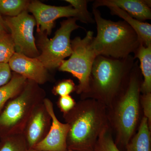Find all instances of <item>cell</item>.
<instances>
[{
  "label": "cell",
  "mask_w": 151,
  "mask_h": 151,
  "mask_svg": "<svg viewBox=\"0 0 151 151\" xmlns=\"http://www.w3.org/2000/svg\"><path fill=\"white\" fill-rule=\"evenodd\" d=\"M106 108L99 101L87 98L63 114L70 127L66 140L68 150L94 151L101 132L109 127Z\"/></svg>",
  "instance_id": "1"
},
{
  "label": "cell",
  "mask_w": 151,
  "mask_h": 151,
  "mask_svg": "<svg viewBox=\"0 0 151 151\" xmlns=\"http://www.w3.org/2000/svg\"><path fill=\"white\" fill-rule=\"evenodd\" d=\"M135 60L132 55L120 59L96 57L90 75L89 92L84 99L92 98L111 107L116 97L127 89Z\"/></svg>",
  "instance_id": "2"
},
{
  "label": "cell",
  "mask_w": 151,
  "mask_h": 151,
  "mask_svg": "<svg viewBox=\"0 0 151 151\" xmlns=\"http://www.w3.org/2000/svg\"><path fill=\"white\" fill-rule=\"evenodd\" d=\"M92 13L97 24V35L93 38L92 45L97 56L126 58L143 45L137 33L126 22L106 19L99 10L94 8Z\"/></svg>",
  "instance_id": "3"
},
{
  "label": "cell",
  "mask_w": 151,
  "mask_h": 151,
  "mask_svg": "<svg viewBox=\"0 0 151 151\" xmlns=\"http://www.w3.org/2000/svg\"><path fill=\"white\" fill-rule=\"evenodd\" d=\"M141 71L139 60L135 61L126 90L120 97L114 116L117 132V147L126 148L132 139L137 124L139 111L141 92Z\"/></svg>",
  "instance_id": "4"
},
{
  "label": "cell",
  "mask_w": 151,
  "mask_h": 151,
  "mask_svg": "<svg viewBox=\"0 0 151 151\" xmlns=\"http://www.w3.org/2000/svg\"><path fill=\"white\" fill-rule=\"evenodd\" d=\"M37 85L27 80L21 92L7 102L0 114V128L4 137L23 134L34 111L45 98Z\"/></svg>",
  "instance_id": "5"
},
{
  "label": "cell",
  "mask_w": 151,
  "mask_h": 151,
  "mask_svg": "<svg viewBox=\"0 0 151 151\" xmlns=\"http://www.w3.org/2000/svg\"><path fill=\"white\" fill-rule=\"evenodd\" d=\"M93 35V32L88 31L83 38L77 37L71 41L70 58L63 60L58 67L60 71L71 73L77 78L78 84L76 91L83 97L89 92L92 65L97 56L92 45Z\"/></svg>",
  "instance_id": "6"
},
{
  "label": "cell",
  "mask_w": 151,
  "mask_h": 151,
  "mask_svg": "<svg viewBox=\"0 0 151 151\" xmlns=\"http://www.w3.org/2000/svg\"><path fill=\"white\" fill-rule=\"evenodd\" d=\"M77 20L76 18L63 20L50 39L45 34L39 33L38 46L41 52L37 58L47 70L58 68L62 61L71 55L70 35L73 31L81 27L76 23Z\"/></svg>",
  "instance_id": "7"
},
{
  "label": "cell",
  "mask_w": 151,
  "mask_h": 151,
  "mask_svg": "<svg viewBox=\"0 0 151 151\" xmlns=\"http://www.w3.org/2000/svg\"><path fill=\"white\" fill-rule=\"evenodd\" d=\"M6 27L10 32L16 52L29 57L37 58L40 53L36 45L34 30L36 25L35 18L27 11L15 17L4 19Z\"/></svg>",
  "instance_id": "8"
},
{
  "label": "cell",
  "mask_w": 151,
  "mask_h": 151,
  "mask_svg": "<svg viewBox=\"0 0 151 151\" xmlns=\"http://www.w3.org/2000/svg\"><path fill=\"white\" fill-rule=\"evenodd\" d=\"M27 9L35 19L37 32L45 34L47 35H50L54 27L55 22L60 18H76L84 23V19L79 12L70 5L56 6L34 1L30 2Z\"/></svg>",
  "instance_id": "9"
},
{
  "label": "cell",
  "mask_w": 151,
  "mask_h": 151,
  "mask_svg": "<svg viewBox=\"0 0 151 151\" xmlns=\"http://www.w3.org/2000/svg\"><path fill=\"white\" fill-rule=\"evenodd\" d=\"M43 103L51 119L50 129L45 138L32 149L37 151H67L66 140L69 131V125L61 123L57 118L52 102L48 98Z\"/></svg>",
  "instance_id": "10"
},
{
  "label": "cell",
  "mask_w": 151,
  "mask_h": 151,
  "mask_svg": "<svg viewBox=\"0 0 151 151\" xmlns=\"http://www.w3.org/2000/svg\"><path fill=\"white\" fill-rule=\"evenodd\" d=\"M8 64L11 70L15 73L38 84H45L48 81L47 70L37 58L16 52Z\"/></svg>",
  "instance_id": "11"
},
{
  "label": "cell",
  "mask_w": 151,
  "mask_h": 151,
  "mask_svg": "<svg viewBox=\"0 0 151 151\" xmlns=\"http://www.w3.org/2000/svg\"><path fill=\"white\" fill-rule=\"evenodd\" d=\"M51 125V117L43 102L35 108L24 131L29 150L45 138Z\"/></svg>",
  "instance_id": "12"
},
{
  "label": "cell",
  "mask_w": 151,
  "mask_h": 151,
  "mask_svg": "<svg viewBox=\"0 0 151 151\" xmlns=\"http://www.w3.org/2000/svg\"><path fill=\"white\" fill-rule=\"evenodd\" d=\"M111 6H116L140 21L151 19L150 0H97L93 3V8Z\"/></svg>",
  "instance_id": "13"
},
{
  "label": "cell",
  "mask_w": 151,
  "mask_h": 151,
  "mask_svg": "<svg viewBox=\"0 0 151 151\" xmlns=\"http://www.w3.org/2000/svg\"><path fill=\"white\" fill-rule=\"evenodd\" d=\"M108 7L110 10L111 14L123 19L134 30L144 46L151 45V24L138 20L116 6H109Z\"/></svg>",
  "instance_id": "14"
},
{
  "label": "cell",
  "mask_w": 151,
  "mask_h": 151,
  "mask_svg": "<svg viewBox=\"0 0 151 151\" xmlns=\"http://www.w3.org/2000/svg\"><path fill=\"white\" fill-rule=\"evenodd\" d=\"M134 54V58L139 61L140 70L144 77L141 92L143 94L151 93V45L146 47L142 45Z\"/></svg>",
  "instance_id": "15"
},
{
  "label": "cell",
  "mask_w": 151,
  "mask_h": 151,
  "mask_svg": "<svg viewBox=\"0 0 151 151\" xmlns=\"http://www.w3.org/2000/svg\"><path fill=\"white\" fill-rule=\"evenodd\" d=\"M127 151H151L150 129L148 120L143 117L139 130L126 147Z\"/></svg>",
  "instance_id": "16"
},
{
  "label": "cell",
  "mask_w": 151,
  "mask_h": 151,
  "mask_svg": "<svg viewBox=\"0 0 151 151\" xmlns=\"http://www.w3.org/2000/svg\"><path fill=\"white\" fill-rule=\"evenodd\" d=\"M27 81L26 78L15 73L8 83L0 87V111L9 100L21 92Z\"/></svg>",
  "instance_id": "17"
},
{
  "label": "cell",
  "mask_w": 151,
  "mask_h": 151,
  "mask_svg": "<svg viewBox=\"0 0 151 151\" xmlns=\"http://www.w3.org/2000/svg\"><path fill=\"white\" fill-rule=\"evenodd\" d=\"M29 150L23 134L6 136L0 144V151H28Z\"/></svg>",
  "instance_id": "18"
},
{
  "label": "cell",
  "mask_w": 151,
  "mask_h": 151,
  "mask_svg": "<svg viewBox=\"0 0 151 151\" xmlns=\"http://www.w3.org/2000/svg\"><path fill=\"white\" fill-rule=\"evenodd\" d=\"M29 3L25 0H0V14L16 17L27 11Z\"/></svg>",
  "instance_id": "19"
},
{
  "label": "cell",
  "mask_w": 151,
  "mask_h": 151,
  "mask_svg": "<svg viewBox=\"0 0 151 151\" xmlns=\"http://www.w3.org/2000/svg\"><path fill=\"white\" fill-rule=\"evenodd\" d=\"M16 52L14 44L10 34H0V63H8Z\"/></svg>",
  "instance_id": "20"
},
{
  "label": "cell",
  "mask_w": 151,
  "mask_h": 151,
  "mask_svg": "<svg viewBox=\"0 0 151 151\" xmlns=\"http://www.w3.org/2000/svg\"><path fill=\"white\" fill-rule=\"evenodd\" d=\"M94 151H121L113 140L109 127L101 132L95 145Z\"/></svg>",
  "instance_id": "21"
},
{
  "label": "cell",
  "mask_w": 151,
  "mask_h": 151,
  "mask_svg": "<svg viewBox=\"0 0 151 151\" xmlns=\"http://www.w3.org/2000/svg\"><path fill=\"white\" fill-rule=\"evenodd\" d=\"M69 3L73 8L79 12L82 16L85 23H94V19L92 18L91 14L87 10V3L89 1L86 0H65Z\"/></svg>",
  "instance_id": "22"
},
{
  "label": "cell",
  "mask_w": 151,
  "mask_h": 151,
  "mask_svg": "<svg viewBox=\"0 0 151 151\" xmlns=\"http://www.w3.org/2000/svg\"><path fill=\"white\" fill-rule=\"evenodd\" d=\"M76 86L73 80L70 79H65L60 81L53 87L52 92L55 95L60 97L69 95L76 91Z\"/></svg>",
  "instance_id": "23"
},
{
  "label": "cell",
  "mask_w": 151,
  "mask_h": 151,
  "mask_svg": "<svg viewBox=\"0 0 151 151\" xmlns=\"http://www.w3.org/2000/svg\"><path fill=\"white\" fill-rule=\"evenodd\" d=\"M141 103L143 108L144 117L148 120L149 127L151 126V93L143 94L141 98Z\"/></svg>",
  "instance_id": "24"
},
{
  "label": "cell",
  "mask_w": 151,
  "mask_h": 151,
  "mask_svg": "<svg viewBox=\"0 0 151 151\" xmlns=\"http://www.w3.org/2000/svg\"><path fill=\"white\" fill-rule=\"evenodd\" d=\"M76 104L74 99L69 95L60 97L58 100V106L63 114L73 109Z\"/></svg>",
  "instance_id": "25"
},
{
  "label": "cell",
  "mask_w": 151,
  "mask_h": 151,
  "mask_svg": "<svg viewBox=\"0 0 151 151\" xmlns=\"http://www.w3.org/2000/svg\"><path fill=\"white\" fill-rule=\"evenodd\" d=\"M12 77L11 69L9 64L0 63V87L8 83Z\"/></svg>",
  "instance_id": "26"
},
{
  "label": "cell",
  "mask_w": 151,
  "mask_h": 151,
  "mask_svg": "<svg viewBox=\"0 0 151 151\" xmlns=\"http://www.w3.org/2000/svg\"><path fill=\"white\" fill-rule=\"evenodd\" d=\"M8 30V29L5 23L4 20L0 14V34L3 33L7 32Z\"/></svg>",
  "instance_id": "27"
},
{
  "label": "cell",
  "mask_w": 151,
  "mask_h": 151,
  "mask_svg": "<svg viewBox=\"0 0 151 151\" xmlns=\"http://www.w3.org/2000/svg\"><path fill=\"white\" fill-rule=\"evenodd\" d=\"M28 151H36L35 150H33V149H30V150H29ZM67 151H72L71 150H68Z\"/></svg>",
  "instance_id": "28"
}]
</instances>
